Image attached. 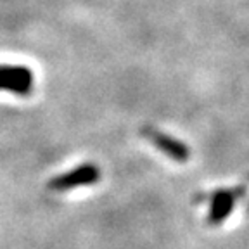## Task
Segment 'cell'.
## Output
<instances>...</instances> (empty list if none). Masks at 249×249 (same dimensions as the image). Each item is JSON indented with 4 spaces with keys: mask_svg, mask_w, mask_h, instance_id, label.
<instances>
[{
    "mask_svg": "<svg viewBox=\"0 0 249 249\" xmlns=\"http://www.w3.org/2000/svg\"><path fill=\"white\" fill-rule=\"evenodd\" d=\"M33 89V74L26 66H0V90L28 95Z\"/></svg>",
    "mask_w": 249,
    "mask_h": 249,
    "instance_id": "cell-1",
    "label": "cell"
},
{
    "mask_svg": "<svg viewBox=\"0 0 249 249\" xmlns=\"http://www.w3.org/2000/svg\"><path fill=\"white\" fill-rule=\"evenodd\" d=\"M99 180V168H95L93 164H82V166L74 168V170L68 171L64 175H59L55 178L51 180L49 189L51 191H70L74 187L80 185H90L95 183Z\"/></svg>",
    "mask_w": 249,
    "mask_h": 249,
    "instance_id": "cell-2",
    "label": "cell"
},
{
    "mask_svg": "<svg viewBox=\"0 0 249 249\" xmlns=\"http://www.w3.org/2000/svg\"><path fill=\"white\" fill-rule=\"evenodd\" d=\"M151 140L164 152V154H168L175 161H185L187 158H189V149H187V145L183 144V142H180V140H175L168 135L156 133V132L151 133Z\"/></svg>",
    "mask_w": 249,
    "mask_h": 249,
    "instance_id": "cell-3",
    "label": "cell"
},
{
    "mask_svg": "<svg viewBox=\"0 0 249 249\" xmlns=\"http://www.w3.org/2000/svg\"><path fill=\"white\" fill-rule=\"evenodd\" d=\"M233 210V196L230 192H218L211 202L210 222L222 223Z\"/></svg>",
    "mask_w": 249,
    "mask_h": 249,
    "instance_id": "cell-4",
    "label": "cell"
}]
</instances>
